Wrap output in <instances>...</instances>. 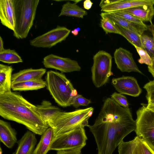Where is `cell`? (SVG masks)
<instances>
[{"label": "cell", "mask_w": 154, "mask_h": 154, "mask_svg": "<svg viewBox=\"0 0 154 154\" xmlns=\"http://www.w3.org/2000/svg\"><path fill=\"white\" fill-rule=\"evenodd\" d=\"M88 127L95 138L97 154H112L124 138L135 130L136 124L128 107L108 97L94 124Z\"/></svg>", "instance_id": "1"}, {"label": "cell", "mask_w": 154, "mask_h": 154, "mask_svg": "<svg viewBox=\"0 0 154 154\" xmlns=\"http://www.w3.org/2000/svg\"><path fill=\"white\" fill-rule=\"evenodd\" d=\"M0 116L23 125L39 135H42L49 127L42 118L36 106L17 92L11 91L0 95Z\"/></svg>", "instance_id": "2"}, {"label": "cell", "mask_w": 154, "mask_h": 154, "mask_svg": "<svg viewBox=\"0 0 154 154\" xmlns=\"http://www.w3.org/2000/svg\"><path fill=\"white\" fill-rule=\"evenodd\" d=\"M45 81L47 89L57 103L63 107L71 106L77 92L64 74L50 70L47 72Z\"/></svg>", "instance_id": "3"}, {"label": "cell", "mask_w": 154, "mask_h": 154, "mask_svg": "<svg viewBox=\"0 0 154 154\" xmlns=\"http://www.w3.org/2000/svg\"><path fill=\"white\" fill-rule=\"evenodd\" d=\"M93 111L92 107L70 112L61 111L48 124L53 129L56 137L80 126L88 127V120Z\"/></svg>", "instance_id": "4"}, {"label": "cell", "mask_w": 154, "mask_h": 154, "mask_svg": "<svg viewBox=\"0 0 154 154\" xmlns=\"http://www.w3.org/2000/svg\"><path fill=\"white\" fill-rule=\"evenodd\" d=\"M39 0H14L15 24L13 31L17 39L26 38L33 23Z\"/></svg>", "instance_id": "5"}, {"label": "cell", "mask_w": 154, "mask_h": 154, "mask_svg": "<svg viewBox=\"0 0 154 154\" xmlns=\"http://www.w3.org/2000/svg\"><path fill=\"white\" fill-rule=\"evenodd\" d=\"M112 59L111 54L103 50L99 51L94 56L91 68V78L96 88L105 85L109 77L113 75L111 71Z\"/></svg>", "instance_id": "6"}, {"label": "cell", "mask_w": 154, "mask_h": 154, "mask_svg": "<svg viewBox=\"0 0 154 154\" xmlns=\"http://www.w3.org/2000/svg\"><path fill=\"white\" fill-rule=\"evenodd\" d=\"M142 106L136 112V128L134 131L138 137L145 141L154 150V111Z\"/></svg>", "instance_id": "7"}, {"label": "cell", "mask_w": 154, "mask_h": 154, "mask_svg": "<svg viewBox=\"0 0 154 154\" xmlns=\"http://www.w3.org/2000/svg\"><path fill=\"white\" fill-rule=\"evenodd\" d=\"M87 140L84 127L80 126L55 137L50 150L82 149L86 145Z\"/></svg>", "instance_id": "8"}, {"label": "cell", "mask_w": 154, "mask_h": 154, "mask_svg": "<svg viewBox=\"0 0 154 154\" xmlns=\"http://www.w3.org/2000/svg\"><path fill=\"white\" fill-rule=\"evenodd\" d=\"M71 32L65 27L58 26L30 40V44L37 48H50L65 40Z\"/></svg>", "instance_id": "9"}, {"label": "cell", "mask_w": 154, "mask_h": 154, "mask_svg": "<svg viewBox=\"0 0 154 154\" xmlns=\"http://www.w3.org/2000/svg\"><path fill=\"white\" fill-rule=\"evenodd\" d=\"M42 63L46 68L57 70L62 73L79 71L81 69L77 61L52 54L45 57Z\"/></svg>", "instance_id": "10"}, {"label": "cell", "mask_w": 154, "mask_h": 154, "mask_svg": "<svg viewBox=\"0 0 154 154\" xmlns=\"http://www.w3.org/2000/svg\"><path fill=\"white\" fill-rule=\"evenodd\" d=\"M112 84L116 90L122 94L137 97L142 92L137 80L133 77L123 76L113 78Z\"/></svg>", "instance_id": "11"}, {"label": "cell", "mask_w": 154, "mask_h": 154, "mask_svg": "<svg viewBox=\"0 0 154 154\" xmlns=\"http://www.w3.org/2000/svg\"><path fill=\"white\" fill-rule=\"evenodd\" d=\"M114 58L117 68L122 72H134L143 74L139 69L129 51L122 47L116 49Z\"/></svg>", "instance_id": "12"}, {"label": "cell", "mask_w": 154, "mask_h": 154, "mask_svg": "<svg viewBox=\"0 0 154 154\" xmlns=\"http://www.w3.org/2000/svg\"><path fill=\"white\" fill-rule=\"evenodd\" d=\"M119 154H154V150L137 136L127 142L123 141L118 146Z\"/></svg>", "instance_id": "13"}, {"label": "cell", "mask_w": 154, "mask_h": 154, "mask_svg": "<svg viewBox=\"0 0 154 154\" xmlns=\"http://www.w3.org/2000/svg\"><path fill=\"white\" fill-rule=\"evenodd\" d=\"M0 19L2 25L14 30L15 24L14 0H0Z\"/></svg>", "instance_id": "14"}, {"label": "cell", "mask_w": 154, "mask_h": 154, "mask_svg": "<svg viewBox=\"0 0 154 154\" xmlns=\"http://www.w3.org/2000/svg\"><path fill=\"white\" fill-rule=\"evenodd\" d=\"M100 15L101 18H107L114 23L140 35L148 29L147 26L145 24L142 25L128 20L111 13L103 12Z\"/></svg>", "instance_id": "15"}, {"label": "cell", "mask_w": 154, "mask_h": 154, "mask_svg": "<svg viewBox=\"0 0 154 154\" xmlns=\"http://www.w3.org/2000/svg\"><path fill=\"white\" fill-rule=\"evenodd\" d=\"M46 71V69L43 68H31L21 70L12 75L11 82L16 83L42 79Z\"/></svg>", "instance_id": "16"}, {"label": "cell", "mask_w": 154, "mask_h": 154, "mask_svg": "<svg viewBox=\"0 0 154 154\" xmlns=\"http://www.w3.org/2000/svg\"><path fill=\"white\" fill-rule=\"evenodd\" d=\"M17 133L9 122L0 120V140L9 148L13 147L17 141Z\"/></svg>", "instance_id": "17"}, {"label": "cell", "mask_w": 154, "mask_h": 154, "mask_svg": "<svg viewBox=\"0 0 154 154\" xmlns=\"http://www.w3.org/2000/svg\"><path fill=\"white\" fill-rule=\"evenodd\" d=\"M35 134L30 131L26 132L20 140L15 154H32L37 141Z\"/></svg>", "instance_id": "18"}, {"label": "cell", "mask_w": 154, "mask_h": 154, "mask_svg": "<svg viewBox=\"0 0 154 154\" xmlns=\"http://www.w3.org/2000/svg\"><path fill=\"white\" fill-rule=\"evenodd\" d=\"M120 11L131 14L143 21H149L152 23L154 16L153 5L133 7Z\"/></svg>", "instance_id": "19"}, {"label": "cell", "mask_w": 154, "mask_h": 154, "mask_svg": "<svg viewBox=\"0 0 154 154\" xmlns=\"http://www.w3.org/2000/svg\"><path fill=\"white\" fill-rule=\"evenodd\" d=\"M55 136L52 128L49 127L44 132L32 154H46L50 148Z\"/></svg>", "instance_id": "20"}, {"label": "cell", "mask_w": 154, "mask_h": 154, "mask_svg": "<svg viewBox=\"0 0 154 154\" xmlns=\"http://www.w3.org/2000/svg\"><path fill=\"white\" fill-rule=\"evenodd\" d=\"M36 107L42 118L47 123L54 119L61 111L60 108L46 100H43Z\"/></svg>", "instance_id": "21"}, {"label": "cell", "mask_w": 154, "mask_h": 154, "mask_svg": "<svg viewBox=\"0 0 154 154\" xmlns=\"http://www.w3.org/2000/svg\"><path fill=\"white\" fill-rule=\"evenodd\" d=\"M12 66L0 64V95L11 92Z\"/></svg>", "instance_id": "22"}, {"label": "cell", "mask_w": 154, "mask_h": 154, "mask_svg": "<svg viewBox=\"0 0 154 154\" xmlns=\"http://www.w3.org/2000/svg\"><path fill=\"white\" fill-rule=\"evenodd\" d=\"M99 5L101 11L108 13L131 7L130 0H102Z\"/></svg>", "instance_id": "23"}, {"label": "cell", "mask_w": 154, "mask_h": 154, "mask_svg": "<svg viewBox=\"0 0 154 154\" xmlns=\"http://www.w3.org/2000/svg\"><path fill=\"white\" fill-rule=\"evenodd\" d=\"M46 86V82L42 79L16 83H12L11 88L14 91L37 90Z\"/></svg>", "instance_id": "24"}, {"label": "cell", "mask_w": 154, "mask_h": 154, "mask_svg": "<svg viewBox=\"0 0 154 154\" xmlns=\"http://www.w3.org/2000/svg\"><path fill=\"white\" fill-rule=\"evenodd\" d=\"M87 14V11L79 7L76 3H72L67 2L62 6L58 17L66 16L83 18L84 16Z\"/></svg>", "instance_id": "25"}, {"label": "cell", "mask_w": 154, "mask_h": 154, "mask_svg": "<svg viewBox=\"0 0 154 154\" xmlns=\"http://www.w3.org/2000/svg\"><path fill=\"white\" fill-rule=\"evenodd\" d=\"M112 22L120 35L125 37L129 42L133 46L134 45L144 49L142 43L141 35Z\"/></svg>", "instance_id": "26"}, {"label": "cell", "mask_w": 154, "mask_h": 154, "mask_svg": "<svg viewBox=\"0 0 154 154\" xmlns=\"http://www.w3.org/2000/svg\"><path fill=\"white\" fill-rule=\"evenodd\" d=\"M0 61L8 64L23 62L21 57L15 50L10 49L0 51Z\"/></svg>", "instance_id": "27"}, {"label": "cell", "mask_w": 154, "mask_h": 154, "mask_svg": "<svg viewBox=\"0 0 154 154\" xmlns=\"http://www.w3.org/2000/svg\"><path fill=\"white\" fill-rule=\"evenodd\" d=\"M140 36L144 50L152 58L154 55V40L153 38L144 33L141 35Z\"/></svg>", "instance_id": "28"}, {"label": "cell", "mask_w": 154, "mask_h": 154, "mask_svg": "<svg viewBox=\"0 0 154 154\" xmlns=\"http://www.w3.org/2000/svg\"><path fill=\"white\" fill-rule=\"evenodd\" d=\"M100 26L106 34L114 33L120 35L119 32L114 26L113 22L107 18L102 17Z\"/></svg>", "instance_id": "29"}, {"label": "cell", "mask_w": 154, "mask_h": 154, "mask_svg": "<svg viewBox=\"0 0 154 154\" xmlns=\"http://www.w3.org/2000/svg\"><path fill=\"white\" fill-rule=\"evenodd\" d=\"M133 46L140 57V58L138 60L139 63L140 64H145L148 66H151L152 64V59L146 51L141 48L134 45Z\"/></svg>", "instance_id": "30"}, {"label": "cell", "mask_w": 154, "mask_h": 154, "mask_svg": "<svg viewBox=\"0 0 154 154\" xmlns=\"http://www.w3.org/2000/svg\"><path fill=\"white\" fill-rule=\"evenodd\" d=\"M128 20L142 25L145 24L140 19L127 12L119 10L110 12Z\"/></svg>", "instance_id": "31"}, {"label": "cell", "mask_w": 154, "mask_h": 154, "mask_svg": "<svg viewBox=\"0 0 154 154\" xmlns=\"http://www.w3.org/2000/svg\"><path fill=\"white\" fill-rule=\"evenodd\" d=\"M91 103L90 100L83 97L81 95L77 94L74 96L71 103V105L75 108H77L80 106H86Z\"/></svg>", "instance_id": "32"}, {"label": "cell", "mask_w": 154, "mask_h": 154, "mask_svg": "<svg viewBox=\"0 0 154 154\" xmlns=\"http://www.w3.org/2000/svg\"><path fill=\"white\" fill-rule=\"evenodd\" d=\"M110 98L120 106L125 108L128 107L127 99L122 94L115 92L111 95Z\"/></svg>", "instance_id": "33"}, {"label": "cell", "mask_w": 154, "mask_h": 154, "mask_svg": "<svg viewBox=\"0 0 154 154\" xmlns=\"http://www.w3.org/2000/svg\"><path fill=\"white\" fill-rule=\"evenodd\" d=\"M143 88L147 92L146 97L147 101L154 99V80L145 84Z\"/></svg>", "instance_id": "34"}, {"label": "cell", "mask_w": 154, "mask_h": 154, "mask_svg": "<svg viewBox=\"0 0 154 154\" xmlns=\"http://www.w3.org/2000/svg\"><path fill=\"white\" fill-rule=\"evenodd\" d=\"M131 7L154 5V0H130Z\"/></svg>", "instance_id": "35"}, {"label": "cell", "mask_w": 154, "mask_h": 154, "mask_svg": "<svg viewBox=\"0 0 154 154\" xmlns=\"http://www.w3.org/2000/svg\"><path fill=\"white\" fill-rule=\"evenodd\" d=\"M148 29L151 32L152 35L154 40V25L152 23L147 26ZM152 64L151 66H148V68L149 72L152 74L154 78V55L152 58Z\"/></svg>", "instance_id": "36"}, {"label": "cell", "mask_w": 154, "mask_h": 154, "mask_svg": "<svg viewBox=\"0 0 154 154\" xmlns=\"http://www.w3.org/2000/svg\"><path fill=\"white\" fill-rule=\"evenodd\" d=\"M81 148H76L57 151V154H81Z\"/></svg>", "instance_id": "37"}, {"label": "cell", "mask_w": 154, "mask_h": 154, "mask_svg": "<svg viewBox=\"0 0 154 154\" xmlns=\"http://www.w3.org/2000/svg\"><path fill=\"white\" fill-rule=\"evenodd\" d=\"M93 4V3L90 0H85L83 2L84 8L87 10L90 9Z\"/></svg>", "instance_id": "38"}, {"label": "cell", "mask_w": 154, "mask_h": 154, "mask_svg": "<svg viewBox=\"0 0 154 154\" xmlns=\"http://www.w3.org/2000/svg\"><path fill=\"white\" fill-rule=\"evenodd\" d=\"M148 104H146L147 107L149 109L154 111V99L148 101Z\"/></svg>", "instance_id": "39"}, {"label": "cell", "mask_w": 154, "mask_h": 154, "mask_svg": "<svg viewBox=\"0 0 154 154\" xmlns=\"http://www.w3.org/2000/svg\"><path fill=\"white\" fill-rule=\"evenodd\" d=\"M80 30V28H77L72 31L71 32L74 35L76 36L78 35L79 31Z\"/></svg>", "instance_id": "40"}, {"label": "cell", "mask_w": 154, "mask_h": 154, "mask_svg": "<svg viewBox=\"0 0 154 154\" xmlns=\"http://www.w3.org/2000/svg\"><path fill=\"white\" fill-rule=\"evenodd\" d=\"M3 43V39L1 36H0V51L5 49L4 48Z\"/></svg>", "instance_id": "41"}, {"label": "cell", "mask_w": 154, "mask_h": 154, "mask_svg": "<svg viewBox=\"0 0 154 154\" xmlns=\"http://www.w3.org/2000/svg\"></svg>", "instance_id": "42"}]
</instances>
